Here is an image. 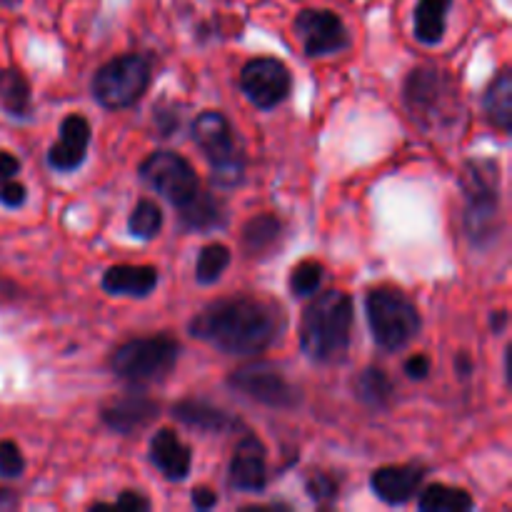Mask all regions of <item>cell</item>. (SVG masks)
<instances>
[{
    "label": "cell",
    "mask_w": 512,
    "mask_h": 512,
    "mask_svg": "<svg viewBox=\"0 0 512 512\" xmlns=\"http://www.w3.org/2000/svg\"><path fill=\"white\" fill-rule=\"evenodd\" d=\"M283 328V310L253 295L213 300L188 325L193 338L228 355L265 353L278 343Z\"/></svg>",
    "instance_id": "cell-1"
},
{
    "label": "cell",
    "mask_w": 512,
    "mask_h": 512,
    "mask_svg": "<svg viewBox=\"0 0 512 512\" xmlns=\"http://www.w3.org/2000/svg\"><path fill=\"white\" fill-rule=\"evenodd\" d=\"M353 340V300L343 290L313 295L300 320V348L313 363L333 365L348 355Z\"/></svg>",
    "instance_id": "cell-2"
},
{
    "label": "cell",
    "mask_w": 512,
    "mask_h": 512,
    "mask_svg": "<svg viewBox=\"0 0 512 512\" xmlns=\"http://www.w3.org/2000/svg\"><path fill=\"white\" fill-rule=\"evenodd\" d=\"M460 190H463L465 213L463 225L470 245L478 250L495 243L503 225L500 215V165L495 158H470L460 170Z\"/></svg>",
    "instance_id": "cell-3"
},
{
    "label": "cell",
    "mask_w": 512,
    "mask_h": 512,
    "mask_svg": "<svg viewBox=\"0 0 512 512\" xmlns=\"http://www.w3.org/2000/svg\"><path fill=\"white\" fill-rule=\"evenodd\" d=\"M190 138L210 165V180L218 188H238L245 178L248 158L233 123L218 110H203L190 125Z\"/></svg>",
    "instance_id": "cell-4"
},
{
    "label": "cell",
    "mask_w": 512,
    "mask_h": 512,
    "mask_svg": "<svg viewBox=\"0 0 512 512\" xmlns=\"http://www.w3.org/2000/svg\"><path fill=\"white\" fill-rule=\"evenodd\" d=\"M180 358L178 340L170 335L133 338L110 353L108 368L130 385H153L168 378Z\"/></svg>",
    "instance_id": "cell-5"
},
{
    "label": "cell",
    "mask_w": 512,
    "mask_h": 512,
    "mask_svg": "<svg viewBox=\"0 0 512 512\" xmlns=\"http://www.w3.org/2000/svg\"><path fill=\"white\" fill-rule=\"evenodd\" d=\"M365 313H368V325L378 348L388 353H398L405 345L413 343L420 333L418 308L413 300L398 288H375L365 298Z\"/></svg>",
    "instance_id": "cell-6"
},
{
    "label": "cell",
    "mask_w": 512,
    "mask_h": 512,
    "mask_svg": "<svg viewBox=\"0 0 512 512\" xmlns=\"http://www.w3.org/2000/svg\"><path fill=\"white\" fill-rule=\"evenodd\" d=\"M405 108L420 128H443L458 113L455 83L443 68L418 65L408 73L403 88Z\"/></svg>",
    "instance_id": "cell-7"
},
{
    "label": "cell",
    "mask_w": 512,
    "mask_h": 512,
    "mask_svg": "<svg viewBox=\"0 0 512 512\" xmlns=\"http://www.w3.org/2000/svg\"><path fill=\"white\" fill-rule=\"evenodd\" d=\"M153 80V60L143 53H125L100 65L90 80V93L105 110L133 108Z\"/></svg>",
    "instance_id": "cell-8"
},
{
    "label": "cell",
    "mask_w": 512,
    "mask_h": 512,
    "mask_svg": "<svg viewBox=\"0 0 512 512\" xmlns=\"http://www.w3.org/2000/svg\"><path fill=\"white\" fill-rule=\"evenodd\" d=\"M228 385L235 393L245 395L253 403L275 410H290L300 403V390L275 368L273 363H248L228 375Z\"/></svg>",
    "instance_id": "cell-9"
},
{
    "label": "cell",
    "mask_w": 512,
    "mask_h": 512,
    "mask_svg": "<svg viewBox=\"0 0 512 512\" xmlns=\"http://www.w3.org/2000/svg\"><path fill=\"white\" fill-rule=\"evenodd\" d=\"M140 180L155 190L170 205H185L200 190L193 165L173 150H155L140 163Z\"/></svg>",
    "instance_id": "cell-10"
},
{
    "label": "cell",
    "mask_w": 512,
    "mask_h": 512,
    "mask_svg": "<svg viewBox=\"0 0 512 512\" xmlns=\"http://www.w3.org/2000/svg\"><path fill=\"white\" fill-rule=\"evenodd\" d=\"M295 35L303 43L305 55L310 58H325V55H338L350 48V33L338 13L333 10L308 8L300 10L293 23Z\"/></svg>",
    "instance_id": "cell-11"
},
{
    "label": "cell",
    "mask_w": 512,
    "mask_h": 512,
    "mask_svg": "<svg viewBox=\"0 0 512 512\" xmlns=\"http://www.w3.org/2000/svg\"><path fill=\"white\" fill-rule=\"evenodd\" d=\"M240 88L255 108L273 110L290 98L293 75L280 60L255 58L245 63L243 73H240Z\"/></svg>",
    "instance_id": "cell-12"
},
{
    "label": "cell",
    "mask_w": 512,
    "mask_h": 512,
    "mask_svg": "<svg viewBox=\"0 0 512 512\" xmlns=\"http://www.w3.org/2000/svg\"><path fill=\"white\" fill-rule=\"evenodd\" d=\"M228 485L240 493H263L268 485V453L258 435L245 433L228 463Z\"/></svg>",
    "instance_id": "cell-13"
},
{
    "label": "cell",
    "mask_w": 512,
    "mask_h": 512,
    "mask_svg": "<svg viewBox=\"0 0 512 512\" xmlns=\"http://www.w3.org/2000/svg\"><path fill=\"white\" fill-rule=\"evenodd\" d=\"M425 478H428V468L420 463H405V465H385L378 468L370 478V488L378 495L383 503L388 505H403L418 495L423 488Z\"/></svg>",
    "instance_id": "cell-14"
},
{
    "label": "cell",
    "mask_w": 512,
    "mask_h": 512,
    "mask_svg": "<svg viewBox=\"0 0 512 512\" xmlns=\"http://www.w3.org/2000/svg\"><path fill=\"white\" fill-rule=\"evenodd\" d=\"M90 123L83 115H68L60 123L58 143L50 145L48 165L58 173H75L88 158Z\"/></svg>",
    "instance_id": "cell-15"
},
{
    "label": "cell",
    "mask_w": 512,
    "mask_h": 512,
    "mask_svg": "<svg viewBox=\"0 0 512 512\" xmlns=\"http://www.w3.org/2000/svg\"><path fill=\"white\" fill-rule=\"evenodd\" d=\"M160 415V405L153 398L143 393H130L123 398L113 400L105 405L100 418H103L105 428L113 430L118 435H135L143 428H148L155 418Z\"/></svg>",
    "instance_id": "cell-16"
},
{
    "label": "cell",
    "mask_w": 512,
    "mask_h": 512,
    "mask_svg": "<svg viewBox=\"0 0 512 512\" xmlns=\"http://www.w3.org/2000/svg\"><path fill=\"white\" fill-rule=\"evenodd\" d=\"M150 463L160 470L165 480L170 483H183L190 475V465H193V450L180 440V435L170 428H160L158 433L150 438Z\"/></svg>",
    "instance_id": "cell-17"
},
{
    "label": "cell",
    "mask_w": 512,
    "mask_h": 512,
    "mask_svg": "<svg viewBox=\"0 0 512 512\" xmlns=\"http://www.w3.org/2000/svg\"><path fill=\"white\" fill-rule=\"evenodd\" d=\"M170 415H173L178 423L188 425V428H195V430H203V433H235V430L245 428L243 420L225 413L223 408L208 403V400L185 398L170 408Z\"/></svg>",
    "instance_id": "cell-18"
},
{
    "label": "cell",
    "mask_w": 512,
    "mask_h": 512,
    "mask_svg": "<svg viewBox=\"0 0 512 512\" xmlns=\"http://www.w3.org/2000/svg\"><path fill=\"white\" fill-rule=\"evenodd\" d=\"M158 278L153 265H113L103 273V290L110 295L148 298L158 288Z\"/></svg>",
    "instance_id": "cell-19"
},
{
    "label": "cell",
    "mask_w": 512,
    "mask_h": 512,
    "mask_svg": "<svg viewBox=\"0 0 512 512\" xmlns=\"http://www.w3.org/2000/svg\"><path fill=\"white\" fill-rule=\"evenodd\" d=\"M180 225L190 233H213L228 223V213L218 195L198 190L185 205H180Z\"/></svg>",
    "instance_id": "cell-20"
},
{
    "label": "cell",
    "mask_w": 512,
    "mask_h": 512,
    "mask_svg": "<svg viewBox=\"0 0 512 512\" xmlns=\"http://www.w3.org/2000/svg\"><path fill=\"white\" fill-rule=\"evenodd\" d=\"M283 233L285 228L278 215L260 213L243 225L240 243H243L248 258H268V255H273V250H278Z\"/></svg>",
    "instance_id": "cell-21"
},
{
    "label": "cell",
    "mask_w": 512,
    "mask_h": 512,
    "mask_svg": "<svg viewBox=\"0 0 512 512\" xmlns=\"http://www.w3.org/2000/svg\"><path fill=\"white\" fill-rule=\"evenodd\" d=\"M483 113L488 123L500 133H510L512 128V70L503 68L483 95Z\"/></svg>",
    "instance_id": "cell-22"
},
{
    "label": "cell",
    "mask_w": 512,
    "mask_h": 512,
    "mask_svg": "<svg viewBox=\"0 0 512 512\" xmlns=\"http://www.w3.org/2000/svg\"><path fill=\"white\" fill-rule=\"evenodd\" d=\"M453 0H418L413 13V33L423 45H438L445 38Z\"/></svg>",
    "instance_id": "cell-23"
},
{
    "label": "cell",
    "mask_w": 512,
    "mask_h": 512,
    "mask_svg": "<svg viewBox=\"0 0 512 512\" xmlns=\"http://www.w3.org/2000/svg\"><path fill=\"white\" fill-rule=\"evenodd\" d=\"M0 105L15 120H28L33 113V95L30 83L18 68H5L0 73Z\"/></svg>",
    "instance_id": "cell-24"
},
{
    "label": "cell",
    "mask_w": 512,
    "mask_h": 512,
    "mask_svg": "<svg viewBox=\"0 0 512 512\" xmlns=\"http://www.w3.org/2000/svg\"><path fill=\"white\" fill-rule=\"evenodd\" d=\"M355 398L373 410H383L393 403L395 385L383 368H365L353 383Z\"/></svg>",
    "instance_id": "cell-25"
},
{
    "label": "cell",
    "mask_w": 512,
    "mask_h": 512,
    "mask_svg": "<svg viewBox=\"0 0 512 512\" xmlns=\"http://www.w3.org/2000/svg\"><path fill=\"white\" fill-rule=\"evenodd\" d=\"M418 508L423 512H468L475 508V500L468 490L433 483L420 493Z\"/></svg>",
    "instance_id": "cell-26"
},
{
    "label": "cell",
    "mask_w": 512,
    "mask_h": 512,
    "mask_svg": "<svg viewBox=\"0 0 512 512\" xmlns=\"http://www.w3.org/2000/svg\"><path fill=\"white\" fill-rule=\"evenodd\" d=\"M20 160L8 150H0V203L10 210L23 208L28 200V188L18 180Z\"/></svg>",
    "instance_id": "cell-27"
},
{
    "label": "cell",
    "mask_w": 512,
    "mask_h": 512,
    "mask_svg": "<svg viewBox=\"0 0 512 512\" xmlns=\"http://www.w3.org/2000/svg\"><path fill=\"white\" fill-rule=\"evenodd\" d=\"M230 260H233V253H230L228 245L223 243L205 245V248L198 253V260H195V280H198L200 285L218 283L220 275L228 270Z\"/></svg>",
    "instance_id": "cell-28"
},
{
    "label": "cell",
    "mask_w": 512,
    "mask_h": 512,
    "mask_svg": "<svg viewBox=\"0 0 512 512\" xmlns=\"http://www.w3.org/2000/svg\"><path fill=\"white\" fill-rule=\"evenodd\" d=\"M160 230H163V213L158 203L148 198L138 200L128 215V233L138 240H153Z\"/></svg>",
    "instance_id": "cell-29"
},
{
    "label": "cell",
    "mask_w": 512,
    "mask_h": 512,
    "mask_svg": "<svg viewBox=\"0 0 512 512\" xmlns=\"http://www.w3.org/2000/svg\"><path fill=\"white\" fill-rule=\"evenodd\" d=\"M325 278V268L318 260H300L293 270H290L288 288L295 298H313L320 290Z\"/></svg>",
    "instance_id": "cell-30"
},
{
    "label": "cell",
    "mask_w": 512,
    "mask_h": 512,
    "mask_svg": "<svg viewBox=\"0 0 512 512\" xmlns=\"http://www.w3.org/2000/svg\"><path fill=\"white\" fill-rule=\"evenodd\" d=\"M338 480L328 473H313L305 480V493L310 495V500H315L318 505H328L338 498Z\"/></svg>",
    "instance_id": "cell-31"
},
{
    "label": "cell",
    "mask_w": 512,
    "mask_h": 512,
    "mask_svg": "<svg viewBox=\"0 0 512 512\" xmlns=\"http://www.w3.org/2000/svg\"><path fill=\"white\" fill-rule=\"evenodd\" d=\"M25 470V458L13 440H0V478L15 480Z\"/></svg>",
    "instance_id": "cell-32"
},
{
    "label": "cell",
    "mask_w": 512,
    "mask_h": 512,
    "mask_svg": "<svg viewBox=\"0 0 512 512\" xmlns=\"http://www.w3.org/2000/svg\"><path fill=\"white\" fill-rule=\"evenodd\" d=\"M115 508H125V510H150V500L145 495L135 493V490H123V493L115 498Z\"/></svg>",
    "instance_id": "cell-33"
},
{
    "label": "cell",
    "mask_w": 512,
    "mask_h": 512,
    "mask_svg": "<svg viewBox=\"0 0 512 512\" xmlns=\"http://www.w3.org/2000/svg\"><path fill=\"white\" fill-rule=\"evenodd\" d=\"M405 375L410 380H425L430 375V358L428 355H413L405 360Z\"/></svg>",
    "instance_id": "cell-34"
},
{
    "label": "cell",
    "mask_w": 512,
    "mask_h": 512,
    "mask_svg": "<svg viewBox=\"0 0 512 512\" xmlns=\"http://www.w3.org/2000/svg\"><path fill=\"white\" fill-rule=\"evenodd\" d=\"M190 503H193L195 510H213L215 505H218V493L205 488V485H200V488H195L193 493H190Z\"/></svg>",
    "instance_id": "cell-35"
},
{
    "label": "cell",
    "mask_w": 512,
    "mask_h": 512,
    "mask_svg": "<svg viewBox=\"0 0 512 512\" xmlns=\"http://www.w3.org/2000/svg\"><path fill=\"white\" fill-rule=\"evenodd\" d=\"M508 310H495L493 315H490V330L493 333H505V328H508Z\"/></svg>",
    "instance_id": "cell-36"
},
{
    "label": "cell",
    "mask_w": 512,
    "mask_h": 512,
    "mask_svg": "<svg viewBox=\"0 0 512 512\" xmlns=\"http://www.w3.org/2000/svg\"><path fill=\"white\" fill-rule=\"evenodd\" d=\"M18 508V493L10 488H0V510Z\"/></svg>",
    "instance_id": "cell-37"
},
{
    "label": "cell",
    "mask_w": 512,
    "mask_h": 512,
    "mask_svg": "<svg viewBox=\"0 0 512 512\" xmlns=\"http://www.w3.org/2000/svg\"><path fill=\"white\" fill-rule=\"evenodd\" d=\"M455 368H458L460 378H470V373H473V360L465 353H460L458 358H455Z\"/></svg>",
    "instance_id": "cell-38"
}]
</instances>
